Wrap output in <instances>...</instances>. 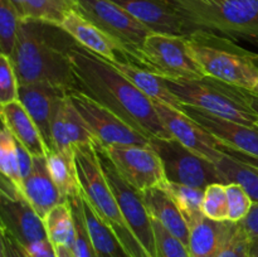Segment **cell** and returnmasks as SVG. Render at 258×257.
<instances>
[{
  "label": "cell",
  "mask_w": 258,
  "mask_h": 257,
  "mask_svg": "<svg viewBox=\"0 0 258 257\" xmlns=\"http://www.w3.org/2000/svg\"><path fill=\"white\" fill-rule=\"evenodd\" d=\"M78 91L122 118L149 139H171L155 105L108 60L76 40L68 48Z\"/></svg>",
  "instance_id": "1"
},
{
  "label": "cell",
  "mask_w": 258,
  "mask_h": 257,
  "mask_svg": "<svg viewBox=\"0 0 258 257\" xmlns=\"http://www.w3.org/2000/svg\"><path fill=\"white\" fill-rule=\"evenodd\" d=\"M73 38L59 25L22 20L10 55L19 85L47 82L67 91H78L68 48Z\"/></svg>",
  "instance_id": "2"
},
{
  "label": "cell",
  "mask_w": 258,
  "mask_h": 257,
  "mask_svg": "<svg viewBox=\"0 0 258 257\" xmlns=\"http://www.w3.org/2000/svg\"><path fill=\"white\" fill-rule=\"evenodd\" d=\"M75 159L82 196L91 204L93 211L112 229L131 256L150 257L123 218L115 196L101 169L97 151L93 144L76 148Z\"/></svg>",
  "instance_id": "3"
},
{
  "label": "cell",
  "mask_w": 258,
  "mask_h": 257,
  "mask_svg": "<svg viewBox=\"0 0 258 257\" xmlns=\"http://www.w3.org/2000/svg\"><path fill=\"white\" fill-rule=\"evenodd\" d=\"M194 32L258 43V0H171Z\"/></svg>",
  "instance_id": "4"
},
{
  "label": "cell",
  "mask_w": 258,
  "mask_h": 257,
  "mask_svg": "<svg viewBox=\"0 0 258 257\" xmlns=\"http://www.w3.org/2000/svg\"><path fill=\"white\" fill-rule=\"evenodd\" d=\"M186 50L204 76L233 87L252 91L258 82V54L236 47L212 44L207 32L186 38Z\"/></svg>",
  "instance_id": "5"
},
{
  "label": "cell",
  "mask_w": 258,
  "mask_h": 257,
  "mask_svg": "<svg viewBox=\"0 0 258 257\" xmlns=\"http://www.w3.org/2000/svg\"><path fill=\"white\" fill-rule=\"evenodd\" d=\"M168 81L171 92L181 105L201 108L217 117L258 127V116L247 101V90L203 78L197 81Z\"/></svg>",
  "instance_id": "6"
},
{
  "label": "cell",
  "mask_w": 258,
  "mask_h": 257,
  "mask_svg": "<svg viewBox=\"0 0 258 257\" xmlns=\"http://www.w3.org/2000/svg\"><path fill=\"white\" fill-rule=\"evenodd\" d=\"M133 65L170 81H197L206 78L186 50V37L150 33L136 52Z\"/></svg>",
  "instance_id": "7"
},
{
  "label": "cell",
  "mask_w": 258,
  "mask_h": 257,
  "mask_svg": "<svg viewBox=\"0 0 258 257\" xmlns=\"http://www.w3.org/2000/svg\"><path fill=\"white\" fill-rule=\"evenodd\" d=\"M96 151H97L98 160H100L101 169L106 176L108 185L115 196L116 202L118 204L123 218L127 222L128 227L134 232L138 241L143 244L144 248L150 257H156L155 247V234L153 228V218L149 214L144 203L143 194L140 190L134 188L127 180H125L122 175L118 173L117 169L111 161L105 149L93 141Z\"/></svg>",
  "instance_id": "8"
},
{
  "label": "cell",
  "mask_w": 258,
  "mask_h": 257,
  "mask_svg": "<svg viewBox=\"0 0 258 257\" xmlns=\"http://www.w3.org/2000/svg\"><path fill=\"white\" fill-rule=\"evenodd\" d=\"M76 4L81 15L125 47L127 62L134 63L136 52L153 32L112 0H76Z\"/></svg>",
  "instance_id": "9"
},
{
  "label": "cell",
  "mask_w": 258,
  "mask_h": 257,
  "mask_svg": "<svg viewBox=\"0 0 258 257\" xmlns=\"http://www.w3.org/2000/svg\"><path fill=\"white\" fill-rule=\"evenodd\" d=\"M150 145L163 161L166 180L199 189L221 183L216 164L184 148L174 139H150Z\"/></svg>",
  "instance_id": "10"
},
{
  "label": "cell",
  "mask_w": 258,
  "mask_h": 257,
  "mask_svg": "<svg viewBox=\"0 0 258 257\" xmlns=\"http://www.w3.org/2000/svg\"><path fill=\"white\" fill-rule=\"evenodd\" d=\"M87 123L93 141L103 148L113 145H150V139L135 130L116 113L80 91L68 93Z\"/></svg>",
  "instance_id": "11"
},
{
  "label": "cell",
  "mask_w": 258,
  "mask_h": 257,
  "mask_svg": "<svg viewBox=\"0 0 258 257\" xmlns=\"http://www.w3.org/2000/svg\"><path fill=\"white\" fill-rule=\"evenodd\" d=\"M2 229L12 234L24 248L48 239L44 221L35 212L24 194L4 176L0 186Z\"/></svg>",
  "instance_id": "12"
},
{
  "label": "cell",
  "mask_w": 258,
  "mask_h": 257,
  "mask_svg": "<svg viewBox=\"0 0 258 257\" xmlns=\"http://www.w3.org/2000/svg\"><path fill=\"white\" fill-rule=\"evenodd\" d=\"M103 149L118 173L138 190L161 186L166 181L163 161L151 145H113Z\"/></svg>",
  "instance_id": "13"
},
{
  "label": "cell",
  "mask_w": 258,
  "mask_h": 257,
  "mask_svg": "<svg viewBox=\"0 0 258 257\" xmlns=\"http://www.w3.org/2000/svg\"><path fill=\"white\" fill-rule=\"evenodd\" d=\"M154 105L171 139L214 164L223 158L224 153L221 149V143L193 118L189 117L184 111L170 107L165 103L154 102Z\"/></svg>",
  "instance_id": "14"
},
{
  "label": "cell",
  "mask_w": 258,
  "mask_h": 257,
  "mask_svg": "<svg viewBox=\"0 0 258 257\" xmlns=\"http://www.w3.org/2000/svg\"><path fill=\"white\" fill-rule=\"evenodd\" d=\"M153 33L190 37L194 29L171 0H112Z\"/></svg>",
  "instance_id": "15"
},
{
  "label": "cell",
  "mask_w": 258,
  "mask_h": 257,
  "mask_svg": "<svg viewBox=\"0 0 258 257\" xmlns=\"http://www.w3.org/2000/svg\"><path fill=\"white\" fill-rule=\"evenodd\" d=\"M67 91L50 85L47 82L24 83L19 85L18 100L20 101L30 117L37 125L38 130L47 145L48 150H52V121L58 106L62 103Z\"/></svg>",
  "instance_id": "16"
},
{
  "label": "cell",
  "mask_w": 258,
  "mask_h": 257,
  "mask_svg": "<svg viewBox=\"0 0 258 257\" xmlns=\"http://www.w3.org/2000/svg\"><path fill=\"white\" fill-rule=\"evenodd\" d=\"M183 111L223 146L258 158V127L217 117L190 106L183 105Z\"/></svg>",
  "instance_id": "17"
},
{
  "label": "cell",
  "mask_w": 258,
  "mask_h": 257,
  "mask_svg": "<svg viewBox=\"0 0 258 257\" xmlns=\"http://www.w3.org/2000/svg\"><path fill=\"white\" fill-rule=\"evenodd\" d=\"M67 34L90 52L108 62H127V54L122 44L86 19L77 10L71 12L59 25Z\"/></svg>",
  "instance_id": "18"
},
{
  "label": "cell",
  "mask_w": 258,
  "mask_h": 257,
  "mask_svg": "<svg viewBox=\"0 0 258 257\" xmlns=\"http://www.w3.org/2000/svg\"><path fill=\"white\" fill-rule=\"evenodd\" d=\"M22 193L43 219L54 207L67 202L50 176L45 156H33V169L23 180Z\"/></svg>",
  "instance_id": "19"
},
{
  "label": "cell",
  "mask_w": 258,
  "mask_h": 257,
  "mask_svg": "<svg viewBox=\"0 0 258 257\" xmlns=\"http://www.w3.org/2000/svg\"><path fill=\"white\" fill-rule=\"evenodd\" d=\"M141 194L151 218L158 221L164 228L188 246L190 228L165 189L163 186H155L141 191Z\"/></svg>",
  "instance_id": "20"
},
{
  "label": "cell",
  "mask_w": 258,
  "mask_h": 257,
  "mask_svg": "<svg viewBox=\"0 0 258 257\" xmlns=\"http://www.w3.org/2000/svg\"><path fill=\"white\" fill-rule=\"evenodd\" d=\"M0 113L3 125L9 128L15 140L25 146L33 156L47 155L48 148L43 140L42 134L19 100L2 105Z\"/></svg>",
  "instance_id": "21"
},
{
  "label": "cell",
  "mask_w": 258,
  "mask_h": 257,
  "mask_svg": "<svg viewBox=\"0 0 258 257\" xmlns=\"http://www.w3.org/2000/svg\"><path fill=\"white\" fill-rule=\"evenodd\" d=\"M112 65L151 101L165 103L170 107L183 111V105L171 92L165 78L130 62H113Z\"/></svg>",
  "instance_id": "22"
},
{
  "label": "cell",
  "mask_w": 258,
  "mask_h": 257,
  "mask_svg": "<svg viewBox=\"0 0 258 257\" xmlns=\"http://www.w3.org/2000/svg\"><path fill=\"white\" fill-rule=\"evenodd\" d=\"M231 222L213 221L203 217L190 227L188 249L190 257H217L228 233Z\"/></svg>",
  "instance_id": "23"
},
{
  "label": "cell",
  "mask_w": 258,
  "mask_h": 257,
  "mask_svg": "<svg viewBox=\"0 0 258 257\" xmlns=\"http://www.w3.org/2000/svg\"><path fill=\"white\" fill-rule=\"evenodd\" d=\"M83 212L88 232L92 238L97 257H133L123 247L112 229L98 217L91 204L82 196Z\"/></svg>",
  "instance_id": "24"
},
{
  "label": "cell",
  "mask_w": 258,
  "mask_h": 257,
  "mask_svg": "<svg viewBox=\"0 0 258 257\" xmlns=\"http://www.w3.org/2000/svg\"><path fill=\"white\" fill-rule=\"evenodd\" d=\"M48 170L55 183L57 188L66 199L81 196L80 179H78L77 165H76L75 153H63L58 150H48L45 155Z\"/></svg>",
  "instance_id": "25"
},
{
  "label": "cell",
  "mask_w": 258,
  "mask_h": 257,
  "mask_svg": "<svg viewBox=\"0 0 258 257\" xmlns=\"http://www.w3.org/2000/svg\"><path fill=\"white\" fill-rule=\"evenodd\" d=\"M23 20H39L60 25L64 18L77 10L76 0H10Z\"/></svg>",
  "instance_id": "26"
},
{
  "label": "cell",
  "mask_w": 258,
  "mask_h": 257,
  "mask_svg": "<svg viewBox=\"0 0 258 257\" xmlns=\"http://www.w3.org/2000/svg\"><path fill=\"white\" fill-rule=\"evenodd\" d=\"M224 153V151H223ZM222 184L236 183L241 185L253 203H258V169L236 160L232 156H224L216 164Z\"/></svg>",
  "instance_id": "27"
},
{
  "label": "cell",
  "mask_w": 258,
  "mask_h": 257,
  "mask_svg": "<svg viewBox=\"0 0 258 257\" xmlns=\"http://www.w3.org/2000/svg\"><path fill=\"white\" fill-rule=\"evenodd\" d=\"M43 221L48 239L53 246H64L72 249L76 241V224L68 202L54 207Z\"/></svg>",
  "instance_id": "28"
},
{
  "label": "cell",
  "mask_w": 258,
  "mask_h": 257,
  "mask_svg": "<svg viewBox=\"0 0 258 257\" xmlns=\"http://www.w3.org/2000/svg\"><path fill=\"white\" fill-rule=\"evenodd\" d=\"M161 186L165 189L170 198L175 202L179 211L185 218L189 228L198 223L203 217H206L203 214V209H202L204 189L194 188V186L184 185V184L174 183V181L169 180H166Z\"/></svg>",
  "instance_id": "29"
},
{
  "label": "cell",
  "mask_w": 258,
  "mask_h": 257,
  "mask_svg": "<svg viewBox=\"0 0 258 257\" xmlns=\"http://www.w3.org/2000/svg\"><path fill=\"white\" fill-rule=\"evenodd\" d=\"M0 171L5 179L12 181L22 191L23 176L18 161L17 144L14 136L5 125H3L0 131Z\"/></svg>",
  "instance_id": "30"
},
{
  "label": "cell",
  "mask_w": 258,
  "mask_h": 257,
  "mask_svg": "<svg viewBox=\"0 0 258 257\" xmlns=\"http://www.w3.org/2000/svg\"><path fill=\"white\" fill-rule=\"evenodd\" d=\"M22 20L10 0H0V49L3 55H12Z\"/></svg>",
  "instance_id": "31"
},
{
  "label": "cell",
  "mask_w": 258,
  "mask_h": 257,
  "mask_svg": "<svg viewBox=\"0 0 258 257\" xmlns=\"http://www.w3.org/2000/svg\"><path fill=\"white\" fill-rule=\"evenodd\" d=\"M71 209H72L73 218L76 224V241L72 247V252L76 257H97L92 238L88 232L86 223L85 212H83L82 194L72 197L68 199Z\"/></svg>",
  "instance_id": "32"
},
{
  "label": "cell",
  "mask_w": 258,
  "mask_h": 257,
  "mask_svg": "<svg viewBox=\"0 0 258 257\" xmlns=\"http://www.w3.org/2000/svg\"><path fill=\"white\" fill-rule=\"evenodd\" d=\"M63 113H64V126L66 134L70 145L73 149L83 145H91L93 144V136L88 128L87 123L83 120L81 113L73 105L70 96L67 95L64 100V107H63Z\"/></svg>",
  "instance_id": "33"
},
{
  "label": "cell",
  "mask_w": 258,
  "mask_h": 257,
  "mask_svg": "<svg viewBox=\"0 0 258 257\" xmlns=\"http://www.w3.org/2000/svg\"><path fill=\"white\" fill-rule=\"evenodd\" d=\"M203 214L213 221H228V199L226 184L213 183L204 189Z\"/></svg>",
  "instance_id": "34"
},
{
  "label": "cell",
  "mask_w": 258,
  "mask_h": 257,
  "mask_svg": "<svg viewBox=\"0 0 258 257\" xmlns=\"http://www.w3.org/2000/svg\"><path fill=\"white\" fill-rule=\"evenodd\" d=\"M252 241L239 223L231 222L228 233L217 257H251Z\"/></svg>",
  "instance_id": "35"
},
{
  "label": "cell",
  "mask_w": 258,
  "mask_h": 257,
  "mask_svg": "<svg viewBox=\"0 0 258 257\" xmlns=\"http://www.w3.org/2000/svg\"><path fill=\"white\" fill-rule=\"evenodd\" d=\"M151 222L155 234L156 257H190L186 244L164 228L158 221L153 219Z\"/></svg>",
  "instance_id": "36"
},
{
  "label": "cell",
  "mask_w": 258,
  "mask_h": 257,
  "mask_svg": "<svg viewBox=\"0 0 258 257\" xmlns=\"http://www.w3.org/2000/svg\"><path fill=\"white\" fill-rule=\"evenodd\" d=\"M226 191L228 199V221L238 223L249 213L253 202L247 191L236 183L226 184Z\"/></svg>",
  "instance_id": "37"
},
{
  "label": "cell",
  "mask_w": 258,
  "mask_h": 257,
  "mask_svg": "<svg viewBox=\"0 0 258 257\" xmlns=\"http://www.w3.org/2000/svg\"><path fill=\"white\" fill-rule=\"evenodd\" d=\"M19 82L10 58L0 55V102L2 105L18 101Z\"/></svg>",
  "instance_id": "38"
},
{
  "label": "cell",
  "mask_w": 258,
  "mask_h": 257,
  "mask_svg": "<svg viewBox=\"0 0 258 257\" xmlns=\"http://www.w3.org/2000/svg\"><path fill=\"white\" fill-rule=\"evenodd\" d=\"M0 257H29V254L12 234L0 229Z\"/></svg>",
  "instance_id": "39"
},
{
  "label": "cell",
  "mask_w": 258,
  "mask_h": 257,
  "mask_svg": "<svg viewBox=\"0 0 258 257\" xmlns=\"http://www.w3.org/2000/svg\"><path fill=\"white\" fill-rule=\"evenodd\" d=\"M251 241L258 239V203H253L246 218L238 222Z\"/></svg>",
  "instance_id": "40"
},
{
  "label": "cell",
  "mask_w": 258,
  "mask_h": 257,
  "mask_svg": "<svg viewBox=\"0 0 258 257\" xmlns=\"http://www.w3.org/2000/svg\"><path fill=\"white\" fill-rule=\"evenodd\" d=\"M25 249H27L29 257H58L55 247L53 246L49 239L35 242Z\"/></svg>",
  "instance_id": "41"
},
{
  "label": "cell",
  "mask_w": 258,
  "mask_h": 257,
  "mask_svg": "<svg viewBox=\"0 0 258 257\" xmlns=\"http://www.w3.org/2000/svg\"><path fill=\"white\" fill-rule=\"evenodd\" d=\"M15 144H17V154L18 161H19L20 173H22L23 180H24L33 169V155L18 140H15Z\"/></svg>",
  "instance_id": "42"
},
{
  "label": "cell",
  "mask_w": 258,
  "mask_h": 257,
  "mask_svg": "<svg viewBox=\"0 0 258 257\" xmlns=\"http://www.w3.org/2000/svg\"><path fill=\"white\" fill-rule=\"evenodd\" d=\"M221 149L224 151V153L227 154V155L232 156V158L236 159V160L241 161V163L247 164V165L254 166V168L258 169V158H257V156L248 155V154H244V153H242V151L233 150V149L226 148V146H223L222 144H221Z\"/></svg>",
  "instance_id": "43"
},
{
  "label": "cell",
  "mask_w": 258,
  "mask_h": 257,
  "mask_svg": "<svg viewBox=\"0 0 258 257\" xmlns=\"http://www.w3.org/2000/svg\"><path fill=\"white\" fill-rule=\"evenodd\" d=\"M247 101H248V105L251 106V108L254 111V113L258 116V96L253 95V93L249 92V91H247Z\"/></svg>",
  "instance_id": "44"
},
{
  "label": "cell",
  "mask_w": 258,
  "mask_h": 257,
  "mask_svg": "<svg viewBox=\"0 0 258 257\" xmlns=\"http://www.w3.org/2000/svg\"><path fill=\"white\" fill-rule=\"evenodd\" d=\"M55 252H57L58 257H76L75 253L72 252V249L68 248L64 246H54Z\"/></svg>",
  "instance_id": "45"
},
{
  "label": "cell",
  "mask_w": 258,
  "mask_h": 257,
  "mask_svg": "<svg viewBox=\"0 0 258 257\" xmlns=\"http://www.w3.org/2000/svg\"><path fill=\"white\" fill-rule=\"evenodd\" d=\"M251 257H258V239H256V241H252Z\"/></svg>",
  "instance_id": "46"
},
{
  "label": "cell",
  "mask_w": 258,
  "mask_h": 257,
  "mask_svg": "<svg viewBox=\"0 0 258 257\" xmlns=\"http://www.w3.org/2000/svg\"><path fill=\"white\" fill-rule=\"evenodd\" d=\"M249 92H252L253 93V95H256V96H258V82H257V85L254 86V88L252 91H249Z\"/></svg>",
  "instance_id": "47"
},
{
  "label": "cell",
  "mask_w": 258,
  "mask_h": 257,
  "mask_svg": "<svg viewBox=\"0 0 258 257\" xmlns=\"http://www.w3.org/2000/svg\"><path fill=\"white\" fill-rule=\"evenodd\" d=\"M257 44H258V43H257Z\"/></svg>",
  "instance_id": "48"
}]
</instances>
